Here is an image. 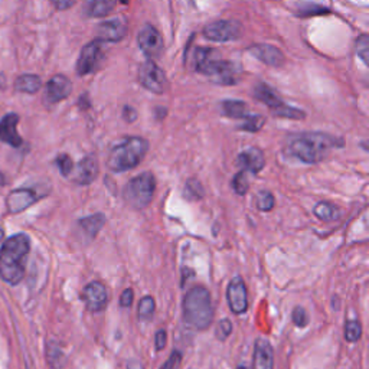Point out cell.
Listing matches in <instances>:
<instances>
[{
	"mask_svg": "<svg viewBox=\"0 0 369 369\" xmlns=\"http://www.w3.org/2000/svg\"><path fill=\"white\" fill-rule=\"evenodd\" d=\"M342 146L343 140L335 136L326 133H302L289 139L286 153L303 163L315 164L322 162L332 149Z\"/></svg>",
	"mask_w": 369,
	"mask_h": 369,
	"instance_id": "obj_1",
	"label": "cell"
},
{
	"mask_svg": "<svg viewBox=\"0 0 369 369\" xmlns=\"http://www.w3.org/2000/svg\"><path fill=\"white\" fill-rule=\"evenodd\" d=\"M31 251V239L26 234L9 237L0 248V277L6 283L19 284L26 270V257Z\"/></svg>",
	"mask_w": 369,
	"mask_h": 369,
	"instance_id": "obj_2",
	"label": "cell"
},
{
	"mask_svg": "<svg viewBox=\"0 0 369 369\" xmlns=\"http://www.w3.org/2000/svg\"><path fill=\"white\" fill-rule=\"evenodd\" d=\"M214 319L211 294L204 286L192 287L183 299V320L196 330H205Z\"/></svg>",
	"mask_w": 369,
	"mask_h": 369,
	"instance_id": "obj_3",
	"label": "cell"
},
{
	"mask_svg": "<svg viewBox=\"0 0 369 369\" xmlns=\"http://www.w3.org/2000/svg\"><path fill=\"white\" fill-rule=\"evenodd\" d=\"M149 151V143L141 137H128L120 144L114 146L110 152L107 164L112 172L120 173L126 171H132L146 156Z\"/></svg>",
	"mask_w": 369,
	"mask_h": 369,
	"instance_id": "obj_4",
	"label": "cell"
},
{
	"mask_svg": "<svg viewBox=\"0 0 369 369\" xmlns=\"http://www.w3.org/2000/svg\"><path fill=\"white\" fill-rule=\"evenodd\" d=\"M156 189V179L153 173L143 172L130 179L123 191L124 200L127 205L135 209H143L151 205Z\"/></svg>",
	"mask_w": 369,
	"mask_h": 369,
	"instance_id": "obj_5",
	"label": "cell"
},
{
	"mask_svg": "<svg viewBox=\"0 0 369 369\" xmlns=\"http://www.w3.org/2000/svg\"><path fill=\"white\" fill-rule=\"evenodd\" d=\"M198 71L200 74H204V76L209 77L212 83H216L221 85L237 84L239 74H241V68H239L237 64L218 60L216 55L209 58Z\"/></svg>",
	"mask_w": 369,
	"mask_h": 369,
	"instance_id": "obj_6",
	"label": "cell"
},
{
	"mask_svg": "<svg viewBox=\"0 0 369 369\" xmlns=\"http://www.w3.org/2000/svg\"><path fill=\"white\" fill-rule=\"evenodd\" d=\"M139 83L146 89L155 92V94H163L166 87H168V80H166L164 72L152 60H147L140 65Z\"/></svg>",
	"mask_w": 369,
	"mask_h": 369,
	"instance_id": "obj_7",
	"label": "cell"
},
{
	"mask_svg": "<svg viewBox=\"0 0 369 369\" xmlns=\"http://www.w3.org/2000/svg\"><path fill=\"white\" fill-rule=\"evenodd\" d=\"M241 25L237 21H216L205 26V38L212 42H230L241 36Z\"/></svg>",
	"mask_w": 369,
	"mask_h": 369,
	"instance_id": "obj_8",
	"label": "cell"
},
{
	"mask_svg": "<svg viewBox=\"0 0 369 369\" xmlns=\"http://www.w3.org/2000/svg\"><path fill=\"white\" fill-rule=\"evenodd\" d=\"M103 61V51H101V42L98 40L92 41L87 44L81 53L77 62V72L78 76H88V74L94 72L97 67Z\"/></svg>",
	"mask_w": 369,
	"mask_h": 369,
	"instance_id": "obj_9",
	"label": "cell"
},
{
	"mask_svg": "<svg viewBox=\"0 0 369 369\" xmlns=\"http://www.w3.org/2000/svg\"><path fill=\"white\" fill-rule=\"evenodd\" d=\"M42 196L44 195L38 194V191L32 188L15 189L6 198V209L9 214H21L29 207H32L35 202Z\"/></svg>",
	"mask_w": 369,
	"mask_h": 369,
	"instance_id": "obj_10",
	"label": "cell"
},
{
	"mask_svg": "<svg viewBox=\"0 0 369 369\" xmlns=\"http://www.w3.org/2000/svg\"><path fill=\"white\" fill-rule=\"evenodd\" d=\"M81 299L84 300V303L89 311H92V313L103 311L108 303L107 289L100 282H92L84 287Z\"/></svg>",
	"mask_w": 369,
	"mask_h": 369,
	"instance_id": "obj_11",
	"label": "cell"
},
{
	"mask_svg": "<svg viewBox=\"0 0 369 369\" xmlns=\"http://www.w3.org/2000/svg\"><path fill=\"white\" fill-rule=\"evenodd\" d=\"M227 299L232 313L235 315H243L248 309V296H247V287L241 277H235L231 280L228 290H227Z\"/></svg>",
	"mask_w": 369,
	"mask_h": 369,
	"instance_id": "obj_12",
	"label": "cell"
},
{
	"mask_svg": "<svg viewBox=\"0 0 369 369\" xmlns=\"http://www.w3.org/2000/svg\"><path fill=\"white\" fill-rule=\"evenodd\" d=\"M137 42L140 49L149 57V60L157 58L163 49L162 36L152 25H144L141 28L137 35Z\"/></svg>",
	"mask_w": 369,
	"mask_h": 369,
	"instance_id": "obj_13",
	"label": "cell"
},
{
	"mask_svg": "<svg viewBox=\"0 0 369 369\" xmlns=\"http://www.w3.org/2000/svg\"><path fill=\"white\" fill-rule=\"evenodd\" d=\"M98 171L97 157L87 156L72 169V180L78 184H89L97 179Z\"/></svg>",
	"mask_w": 369,
	"mask_h": 369,
	"instance_id": "obj_14",
	"label": "cell"
},
{
	"mask_svg": "<svg viewBox=\"0 0 369 369\" xmlns=\"http://www.w3.org/2000/svg\"><path fill=\"white\" fill-rule=\"evenodd\" d=\"M72 91V84L65 76H55L46 84L45 100L49 104L60 103L69 97Z\"/></svg>",
	"mask_w": 369,
	"mask_h": 369,
	"instance_id": "obj_15",
	"label": "cell"
},
{
	"mask_svg": "<svg viewBox=\"0 0 369 369\" xmlns=\"http://www.w3.org/2000/svg\"><path fill=\"white\" fill-rule=\"evenodd\" d=\"M127 33V25L123 19L117 17V19H110L103 22L98 26V41L100 42H119L121 41Z\"/></svg>",
	"mask_w": 369,
	"mask_h": 369,
	"instance_id": "obj_16",
	"label": "cell"
},
{
	"mask_svg": "<svg viewBox=\"0 0 369 369\" xmlns=\"http://www.w3.org/2000/svg\"><path fill=\"white\" fill-rule=\"evenodd\" d=\"M237 163L244 172L258 173L261 172L266 166V157L260 149H257V147H250V149L238 155Z\"/></svg>",
	"mask_w": 369,
	"mask_h": 369,
	"instance_id": "obj_17",
	"label": "cell"
},
{
	"mask_svg": "<svg viewBox=\"0 0 369 369\" xmlns=\"http://www.w3.org/2000/svg\"><path fill=\"white\" fill-rule=\"evenodd\" d=\"M17 123H19V116L15 113L6 114L2 120H0V141L8 143L12 147L22 146V137L16 130Z\"/></svg>",
	"mask_w": 369,
	"mask_h": 369,
	"instance_id": "obj_18",
	"label": "cell"
},
{
	"mask_svg": "<svg viewBox=\"0 0 369 369\" xmlns=\"http://www.w3.org/2000/svg\"><path fill=\"white\" fill-rule=\"evenodd\" d=\"M248 51L258 61L268 67H282L284 64L283 52L273 45H252Z\"/></svg>",
	"mask_w": 369,
	"mask_h": 369,
	"instance_id": "obj_19",
	"label": "cell"
},
{
	"mask_svg": "<svg viewBox=\"0 0 369 369\" xmlns=\"http://www.w3.org/2000/svg\"><path fill=\"white\" fill-rule=\"evenodd\" d=\"M254 369H273L274 350L268 341L258 339L254 345Z\"/></svg>",
	"mask_w": 369,
	"mask_h": 369,
	"instance_id": "obj_20",
	"label": "cell"
},
{
	"mask_svg": "<svg viewBox=\"0 0 369 369\" xmlns=\"http://www.w3.org/2000/svg\"><path fill=\"white\" fill-rule=\"evenodd\" d=\"M252 96L258 100V101H261L264 103L267 107H270V110L273 113H275L277 110H280L284 103L277 97L275 92L266 84H258L254 89H252Z\"/></svg>",
	"mask_w": 369,
	"mask_h": 369,
	"instance_id": "obj_21",
	"label": "cell"
},
{
	"mask_svg": "<svg viewBox=\"0 0 369 369\" xmlns=\"http://www.w3.org/2000/svg\"><path fill=\"white\" fill-rule=\"evenodd\" d=\"M116 6V0H87L85 13L89 17H104Z\"/></svg>",
	"mask_w": 369,
	"mask_h": 369,
	"instance_id": "obj_22",
	"label": "cell"
},
{
	"mask_svg": "<svg viewBox=\"0 0 369 369\" xmlns=\"http://www.w3.org/2000/svg\"><path fill=\"white\" fill-rule=\"evenodd\" d=\"M78 224L89 238H94L101 231V228L104 227L105 216L101 212H97V214H92L89 216L81 218L78 221Z\"/></svg>",
	"mask_w": 369,
	"mask_h": 369,
	"instance_id": "obj_23",
	"label": "cell"
},
{
	"mask_svg": "<svg viewBox=\"0 0 369 369\" xmlns=\"http://www.w3.org/2000/svg\"><path fill=\"white\" fill-rule=\"evenodd\" d=\"M42 87V81L38 76H33V74H25L21 76L15 83V88L19 92H25V94H35L38 92Z\"/></svg>",
	"mask_w": 369,
	"mask_h": 369,
	"instance_id": "obj_24",
	"label": "cell"
},
{
	"mask_svg": "<svg viewBox=\"0 0 369 369\" xmlns=\"http://www.w3.org/2000/svg\"><path fill=\"white\" fill-rule=\"evenodd\" d=\"M221 110H223V113L227 117L238 119V120H243L248 114L247 104L244 101H239V100H227V101H224L223 105H221Z\"/></svg>",
	"mask_w": 369,
	"mask_h": 369,
	"instance_id": "obj_25",
	"label": "cell"
},
{
	"mask_svg": "<svg viewBox=\"0 0 369 369\" xmlns=\"http://www.w3.org/2000/svg\"><path fill=\"white\" fill-rule=\"evenodd\" d=\"M316 218H319L323 223H334L341 218V211L338 207L329 204V202H319V204L313 209Z\"/></svg>",
	"mask_w": 369,
	"mask_h": 369,
	"instance_id": "obj_26",
	"label": "cell"
},
{
	"mask_svg": "<svg viewBox=\"0 0 369 369\" xmlns=\"http://www.w3.org/2000/svg\"><path fill=\"white\" fill-rule=\"evenodd\" d=\"M155 310H156V304H155V299L151 296H144L140 302H139V309H137V316L140 320H151L155 315Z\"/></svg>",
	"mask_w": 369,
	"mask_h": 369,
	"instance_id": "obj_27",
	"label": "cell"
},
{
	"mask_svg": "<svg viewBox=\"0 0 369 369\" xmlns=\"http://www.w3.org/2000/svg\"><path fill=\"white\" fill-rule=\"evenodd\" d=\"M264 117L258 116V114H247L244 119H243V123L241 126H239V128L244 132H250V133H255L260 130V128L264 126Z\"/></svg>",
	"mask_w": 369,
	"mask_h": 369,
	"instance_id": "obj_28",
	"label": "cell"
},
{
	"mask_svg": "<svg viewBox=\"0 0 369 369\" xmlns=\"http://www.w3.org/2000/svg\"><path fill=\"white\" fill-rule=\"evenodd\" d=\"M46 358H48V362L52 368L55 369H60L62 366V362H64V355L61 352V349L58 347V345H55L53 342H49L48 343V347H46Z\"/></svg>",
	"mask_w": 369,
	"mask_h": 369,
	"instance_id": "obj_29",
	"label": "cell"
},
{
	"mask_svg": "<svg viewBox=\"0 0 369 369\" xmlns=\"http://www.w3.org/2000/svg\"><path fill=\"white\" fill-rule=\"evenodd\" d=\"M362 338V326L358 320H347L345 325V339L355 343Z\"/></svg>",
	"mask_w": 369,
	"mask_h": 369,
	"instance_id": "obj_30",
	"label": "cell"
},
{
	"mask_svg": "<svg viewBox=\"0 0 369 369\" xmlns=\"http://www.w3.org/2000/svg\"><path fill=\"white\" fill-rule=\"evenodd\" d=\"M205 191L198 179H189L184 184V196L188 199H200L204 198Z\"/></svg>",
	"mask_w": 369,
	"mask_h": 369,
	"instance_id": "obj_31",
	"label": "cell"
},
{
	"mask_svg": "<svg viewBox=\"0 0 369 369\" xmlns=\"http://www.w3.org/2000/svg\"><path fill=\"white\" fill-rule=\"evenodd\" d=\"M355 52L358 55V58L368 65V58H369V36L366 33L361 35L355 42Z\"/></svg>",
	"mask_w": 369,
	"mask_h": 369,
	"instance_id": "obj_32",
	"label": "cell"
},
{
	"mask_svg": "<svg viewBox=\"0 0 369 369\" xmlns=\"http://www.w3.org/2000/svg\"><path fill=\"white\" fill-rule=\"evenodd\" d=\"M255 204H257V208L263 211V212H268L274 208V196L271 192L268 191H261L258 192L257 198H255Z\"/></svg>",
	"mask_w": 369,
	"mask_h": 369,
	"instance_id": "obj_33",
	"label": "cell"
},
{
	"mask_svg": "<svg viewBox=\"0 0 369 369\" xmlns=\"http://www.w3.org/2000/svg\"><path fill=\"white\" fill-rule=\"evenodd\" d=\"M232 188H234L235 194L239 195V196H243V195H246V194L248 192L250 182H248V179H247L244 171L238 172V173L234 176V179H232Z\"/></svg>",
	"mask_w": 369,
	"mask_h": 369,
	"instance_id": "obj_34",
	"label": "cell"
},
{
	"mask_svg": "<svg viewBox=\"0 0 369 369\" xmlns=\"http://www.w3.org/2000/svg\"><path fill=\"white\" fill-rule=\"evenodd\" d=\"M325 13H329L327 9H325L319 5H315V3H303V5H299V9H298V15L302 17L325 15Z\"/></svg>",
	"mask_w": 369,
	"mask_h": 369,
	"instance_id": "obj_35",
	"label": "cell"
},
{
	"mask_svg": "<svg viewBox=\"0 0 369 369\" xmlns=\"http://www.w3.org/2000/svg\"><path fill=\"white\" fill-rule=\"evenodd\" d=\"M55 163H57L58 169H60L62 176H69L71 175V172L74 169V163H72V159L68 155H60L57 157V160H55Z\"/></svg>",
	"mask_w": 369,
	"mask_h": 369,
	"instance_id": "obj_36",
	"label": "cell"
},
{
	"mask_svg": "<svg viewBox=\"0 0 369 369\" xmlns=\"http://www.w3.org/2000/svg\"><path fill=\"white\" fill-rule=\"evenodd\" d=\"M231 332H232V323H231V320L223 319V320H219V323L216 326L215 336L219 341H225L231 335Z\"/></svg>",
	"mask_w": 369,
	"mask_h": 369,
	"instance_id": "obj_37",
	"label": "cell"
},
{
	"mask_svg": "<svg viewBox=\"0 0 369 369\" xmlns=\"http://www.w3.org/2000/svg\"><path fill=\"white\" fill-rule=\"evenodd\" d=\"M293 322L298 327H306L309 325V315L306 309L298 306L293 311Z\"/></svg>",
	"mask_w": 369,
	"mask_h": 369,
	"instance_id": "obj_38",
	"label": "cell"
},
{
	"mask_svg": "<svg viewBox=\"0 0 369 369\" xmlns=\"http://www.w3.org/2000/svg\"><path fill=\"white\" fill-rule=\"evenodd\" d=\"M182 361V354L179 350H175V352L169 357V359L164 362V365L160 369H176Z\"/></svg>",
	"mask_w": 369,
	"mask_h": 369,
	"instance_id": "obj_39",
	"label": "cell"
},
{
	"mask_svg": "<svg viewBox=\"0 0 369 369\" xmlns=\"http://www.w3.org/2000/svg\"><path fill=\"white\" fill-rule=\"evenodd\" d=\"M133 299H135V294L132 289H126L121 296H120V304L121 307H130L133 304Z\"/></svg>",
	"mask_w": 369,
	"mask_h": 369,
	"instance_id": "obj_40",
	"label": "cell"
},
{
	"mask_svg": "<svg viewBox=\"0 0 369 369\" xmlns=\"http://www.w3.org/2000/svg\"><path fill=\"white\" fill-rule=\"evenodd\" d=\"M51 3L57 10H67L77 3V0H51Z\"/></svg>",
	"mask_w": 369,
	"mask_h": 369,
	"instance_id": "obj_41",
	"label": "cell"
},
{
	"mask_svg": "<svg viewBox=\"0 0 369 369\" xmlns=\"http://www.w3.org/2000/svg\"><path fill=\"white\" fill-rule=\"evenodd\" d=\"M166 339H168V335H166V330L160 329L156 334V350H163L164 349Z\"/></svg>",
	"mask_w": 369,
	"mask_h": 369,
	"instance_id": "obj_42",
	"label": "cell"
},
{
	"mask_svg": "<svg viewBox=\"0 0 369 369\" xmlns=\"http://www.w3.org/2000/svg\"><path fill=\"white\" fill-rule=\"evenodd\" d=\"M137 117V113L135 112V110L132 107H124V119L128 121V123H132L135 121Z\"/></svg>",
	"mask_w": 369,
	"mask_h": 369,
	"instance_id": "obj_43",
	"label": "cell"
},
{
	"mask_svg": "<svg viewBox=\"0 0 369 369\" xmlns=\"http://www.w3.org/2000/svg\"><path fill=\"white\" fill-rule=\"evenodd\" d=\"M5 85H6V80H5V77L2 76V74H0V89H3Z\"/></svg>",
	"mask_w": 369,
	"mask_h": 369,
	"instance_id": "obj_44",
	"label": "cell"
},
{
	"mask_svg": "<svg viewBox=\"0 0 369 369\" xmlns=\"http://www.w3.org/2000/svg\"><path fill=\"white\" fill-rule=\"evenodd\" d=\"M5 183H6V178H5V175L2 172H0V187H3Z\"/></svg>",
	"mask_w": 369,
	"mask_h": 369,
	"instance_id": "obj_45",
	"label": "cell"
},
{
	"mask_svg": "<svg viewBox=\"0 0 369 369\" xmlns=\"http://www.w3.org/2000/svg\"><path fill=\"white\" fill-rule=\"evenodd\" d=\"M3 235H5V232H3V228L0 227V241H2V239H3Z\"/></svg>",
	"mask_w": 369,
	"mask_h": 369,
	"instance_id": "obj_46",
	"label": "cell"
},
{
	"mask_svg": "<svg viewBox=\"0 0 369 369\" xmlns=\"http://www.w3.org/2000/svg\"><path fill=\"white\" fill-rule=\"evenodd\" d=\"M121 2H123V3H127V2H128V0H121Z\"/></svg>",
	"mask_w": 369,
	"mask_h": 369,
	"instance_id": "obj_47",
	"label": "cell"
},
{
	"mask_svg": "<svg viewBox=\"0 0 369 369\" xmlns=\"http://www.w3.org/2000/svg\"><path fill=\"white\" fill-rule=\"evenodd\" d=\"M239 369H246V368H239Z\"/></svg>",
	"mask_w": 369,
	"mask_h": 369,
	"instance_id": "obj_48",
	"label": "cell"
}]
</instances>
